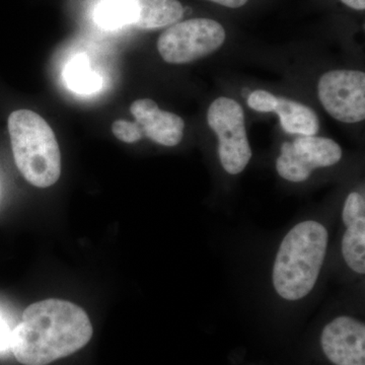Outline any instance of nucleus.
<instances>
[{"mask_svg":"<svg viewBox=\"0 0 365 365\" xmlns=\"http://www.w3.org/2000/svg\"><path fill=\"white\" fill-rule=\"evenodd\" d=\"M207 123L218 136V155L223 170L230 175L241 174L253 155L242 106L232 98H216L209 107Z\"/></svg>","mask_w":365,"mask_h":365,"instance_id":"obj_5","label":"nucleus"},{"mask_svg":"<svg viewBox=\"0 0 365 365\" xmlns=\"http://www.w3.org/2000/svg\"><path fill=\"white\" fill-rule=\"evenodd\" d=\"M346 230L342 237V255L348 267L355 273H365V200L352 192L346 199L342 211Z\"/></svg>","mask_w":365,"mask_h":365,"instance_id":"obj_10","label":"nucleus"},{"mask_svg":"<svg viewBox=\"0 0 365 365\" xmlns=\"http://www.w3.org/2000/svg\"><path fill=\"white\" fill-rule=\"evenodd\" d=\"M321 346L333 364L365 365L364 324L352 317H337L323 329Z\"/></svg>","mask_w":365,"mask_h":365,"instance_id":"obj_8","label":"nucleus"},{"mask_svg":"<svg viewBox=\"0 0 365 365\" xmlns=\"http://www.w3.org/2000/svg\"><path fill=\"white\" fill-rule=\"evenodd\" d=\"M345 6L351 7L356 11H364L365 9V0H341Z\"/></svg>","mask_w":365,"mask_h":365,"instance_id":"obj_19","label":"nucleus"},{"mask_svg":"<svg viewBox=\"0 0 365 365\" xmlns=\"http://www.w3.org/2000/svg\"><path fill=\"white\" fill-rule=\"evenodd\" d=\"M278 98L267 91H255L249 96L248 106L251 109L261 113H272L275 111Z\"/></svg>","mask_w":365,"mask_h":365,"instance_id":"obj_16","label":"nucleus"},{"mask_svg":"<svg viewBox=\"0 0 365 365\" xmlns=\"http://www.w3.org/2000/svg\"><path fill=\"white\" fill-rule=\"evenodd\" d=\"M340 145L325 137L300 135L284 143L276 160L278 174L287 181H307L318 168L331 167L342 158Z\"/></svg>","mask_w":365,"mask_h":365,"instance_id":"obj_6","label":"nucleus"},{"mask_svg":"<svg viewBox=\"0 0 365 365\" xmlns=\"http://www.w3.org/2000/svg\"><path fill=\"white\" fill-rule=\"evenodd\" d=\"M328 230L314 220L295 225L285 235L273 266V285L287 300H299L313 290L325 261Z\"/></svg>","mask_w":365,"mask_h":365,"instance_id":"obj_2","label":"nucleus"},{"mask_svg":"<svg viewBox=\"0 0 365 365\" xmlns=\"http://www.w3.org/2000/svg\"><path fill=\"white\" fill-rule=\"evenodd\" d=\"M274 112L279 116L281 126L287 133L314 136L319 132L318 115L306 105L288 98H278Z\"/></svg>","mask_w":365,"mask_h":365,"instance_id":"obj_12","label":"nucleus"},{"mask_svg":"<svg viewBox=\"0 0 365 365\" xmlns=\"http://www.w3.org/2000/svg\"><path fill=\"white\" fill-rule=\"evenodd\" d=\"M112 132L119 140L126 143H134L143 138V132L136 122L117 120L112 125Z\"/></svg>","mask_w":365,"mask_h":365,"instance_id":"obj_15","label":"nucleus"},{"mask_svg":"<svg viewBox=\"0 0 365 365\" xmlns=\"http://www.w3.org/2000/svg\"><path fill=\"white\" fill-rule=\"evenodd\" d=\"M209 1L215 2V4H220V6L230 7V9H237L245 6L248 0H209Z\"/></svg>","mask_w":365,"mask_h":365,"instance_id":"obj_18","label":"nucleus"},{"mask_svg":"<svg viewBox=\"0 0 365 365\" xmlns=\"http://www.w3.org/2000/svg\"><path fill=\"white\" fill-rule=\"evenodd\" d=\"M319 98L338 121L359 123L365 118V74L356 71L326 72L319 81Z\"/></svg>","mask_w":365,"mask_h":365,"instance_id":"obj_7","label":"nucleus"},{"mask_svg":"<svg viewBox=\"0 0 365 365\" xmlns=\"http://www.w3.org/2000/svg\"><path fill=\"white\" fill-rule=\"evenodd\" d=\"M9 132L14 162L26 181L38 188H48L58 181L59 144L45 119L31 110H18L9 115Z\"/></svg>","mask_w":365,"mask_h":365,"instance_id":"obj_3","label":"nucleus"},{"mask_svg":"<svg viewBox=\"0 0 365 365\" xmlns=\"http://www.w3.org/2000/svg\"><path fill=\"white\" fill-rule=\"evenodd\" d=\"M95 19L98 25L110 30L130 25L127 0H103L96 9Z\"/></svg>","mask_w":365,"mask_h":365,"instance_id":"obj_14","label":"nucleus"},{"mask_svg":"<svg viewBox=\"0 0 365 365\" xmlns=\"http://www.w3.org/2000/svg\"><path fill=\"white\" fill-rule=\"evenodd\" d=\"M66 83L72 91L79 93H91L101 88L100 76L88 67L85 55H78L69 62L66 68Z\"/></svg>","mask_w":365,"mask_h":365,"instance_id":"obj_13","label":"nucleus"},{"mask_svg":"<svg viewBox=\"0 0 365 365\" xmlns=\"http://www.w3.org/2000/svg\"><path fill=\"white\" fill-rule=\"evenodd\" d=\"M14 327H11L9 318L0 311V352L11 350V333Z\"/></svg>","mask_w":365,"mask_h":365,"instance_id":"obj_17","label":"nucleus"},{"mask_svg":"<svg viewBox=\"0 0 365 365\" xmlns=\"http://www.w3.org/2000/svg\"><path fill=\"white\" fill-rule=\"evenodd\" d=\"M225 41V31L218 21L192 19L165 30L158 38V50L168 63L185 64L208 56Z\"/></svg>","mask_w":365,"mask_h":365,"instance_id":"obj_4","label":"nucleus"},{"mask_svg":"<svg viewBox=\"0 0 365 365\" xmlns=\"http://www.w3.org/2000/svg\"><path fill=\"white\" fill-rule=\"evenodd\" d=\"M93 326L81 307L46 299L26 307L11 333V351L24 365H48L85 347Z\"/></svg>","mask_w":365,"mask_h":365,"instance_id":"obj_1","label":"nucleus"},{"mask_svg":"<svg viewBox=\"0 0 365 365\" xmlns=\"http://www.w3.org/2000/svg\"><path fill=\"white\" fill-rule=\"evenodd\" d=\"M130 25L143 30L176 24L184 16V7L178 0H127Z\"/></svg>","mask_w":365,"mask_h":365,"instance_id":"obj_11","label":"nucleus"},{"mask_svg":"<svg viewBox=\"0 0 365 365\" xmlns=\"http://www.w3.org/2000/svg\"><path fill=\"white\" fill-rule=\"evenodd\" d=\"M130 112L143 135L153 143L170 148L181 143L185 129V122L181 117L174 113L163 111L150 98L134 101Z\"/></svg>","mask_w":365,"mask_h":365,"instance_id":"obj_9","label":"nucleus"}]
</instances>
